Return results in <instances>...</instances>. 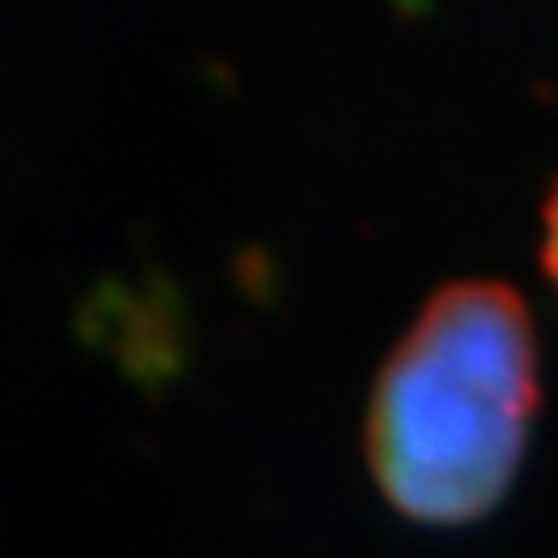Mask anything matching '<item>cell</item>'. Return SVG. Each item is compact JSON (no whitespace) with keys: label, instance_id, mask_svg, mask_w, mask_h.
I'll list each match as a JSON object with an SVG mask.
<instances>
[{"label":"cell","instance_id":"1","mask_svg":"<svg viewBox=\"0 0 558 558\" xmlns=\"http://www.w3.org/2000/svg\"><path fill=\"white\" fill-rule=\"evenodd\" d=\"M542 414V348L513 286L463 278L422 302L364 405V468L422 530H468L518 484Z\"/></svg>","mask_w":558,"mask_h":558},{"label":"cell","instance_id":"2","mask_svg":"<svg viewBox=\"0 0 558 558\" xmlns=\"http://www.w3.org/2000/svg\"><path fill=\"white\" fill-rule=\"evenodd\" d=\"M542 265H546V278L555 281L558 290V182L546 207H542Z\"/></svg>","mask_w":558,"mask_h":558}]
</instances>
